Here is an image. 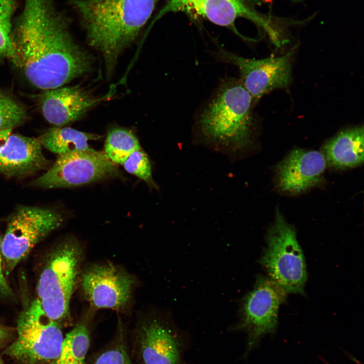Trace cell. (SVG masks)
I'll return each instance as SVG.
<instances>
[{
  "mask_svg": "<svg viewBox=\"0 0 364 364\" xmlns=\"http://www.w3.org/2000/svg\"><path fill=\"white\" fill-rule=\"evenodd\" d=\"M9 336L8 330L0 324V345L3 344Z\"/></svg>",
  "mask_w": 364,
  "mask_h": 364,
  "instance_id": "28",
  "label": "cell"
},
{
  "mask_svg": "<svg viewBox=\"0 0 364 364\" xmlns=\"http://www.w3.org/2000/svg\"><path fill=\"white\" fill-rule=\"evenodd\" d=\"M89 342L87 327L84 324H79L64 338L60 357L85 362Z\"/></svg>",
  "mask_w": 364,
  "mask_h": 364,
  "instance_id": "21",
  "label": "cell"
},
{
  "mask_svg": "<svg viewBox=\"0 0 364 364\" xmlns=\"http://www.w3.org/2000/svg\"><path fill=\"white\" fill-rule=\"evenodd\" d=\"M2 241V239L0 237V295L3 297H9L12 295V292L4 271L1 248Z\"/></svg>",
  "mask_w": 364,
  "mask_h": 364,
  "instance_id": "25",
  "label": "cell"
},
{
  "mask_svg": "<svg viewBox=\"0 0 364 364\" xmlns=\"http://www.w3.org/2000/svg\"><path fill=\"white\" fill-rule=\"evenodd\" d=\"M55 210L21 206L13 214L2 241L3 269L8 276L40 241L63 222Z\"/></svg>",
  "mask_w": 364,
  "mask_h": 364,
  "instance_id": "7",
  "label": "cell"
},
{
  "mask_svg": "<svg viewBox=\"0 0 364 364\" xmlns=\"http://www.w3.org/2000/svg\"><path fill=\"white\" fill-rule=\"evenodd\" d=\"M49 364H85V362H79L74 360L59 357Z\"/></svg>",
  "mask_w": 364,
  "mask_h": 364,
  "instance_id": "26",
  "label": "cell"
},
{
  "mask_svg": "<svg viewBox=\"0 0 364 364\" xmlns=\"http://www.w3.org/2000/svg\"><path fill=\"white\" fill-rule=\"evenodd\" d=\"M102 136L66 127H54L39 139L42 146L59 156L79 151H92L88 142L98 140Z\"/></svg>",
  "mask_w": 364,
  "mask_h": 364,
  "instance_id": "18",
  "label": "cell"
},
{
  "mask_svg": "<svg viewBox=\"0 0 364 364\" xmlns=\"http://www.w3.org/2000/svg\"><path fill=\"white\" fill-rule=\"evenodd\" d=\"M17 0H0V58H8L17 65L12 33Z\"/></svg>",
  "mask_w": 364,
  "mask_h": 364,
  "instance_id": "20",
  "label": "cell"
},
{
  "mask_svg": "<svg viewBox=\"0 0 364 364\" xmlns=\"http://www.w3.org/2000/svg\"><path fill=\"white\" fill-rule=\"evenodd\" d=\"M295 49L292 48L281 56L262 59L242 57L223 49H218L213 54L218 61L238 67L240 73L239 79L255 103L271 91L289 85Z\"/></svg>",
  "mask_w": 364,
  "mask_h": 364,
  "instance_id": "11",
  "label": "cell"
},
{
  "mask_svg": "<svg viewBox=\"0 0 364 364\" xmlns=\"http://www.w3.org/2000/svg\"><path fill=\"white\" fill-rule=\"evenodd\" d=\"M363 126L343 130L328 140L323 152L327 164L338 169L356 167L363 162Z\"/></svg>",
  "mask_w": 364,
  "mask_h": 364,
  "instance_id": "17",
  "label": "cell"
},
{
  "mask_svg": "<svg viewBox=\"0 0 364 364\" xmlns=\"http://www.w3.org/2000/svg\"><path fill=\"white\" fill-rule=\"evenodd\" d=\"M287 293L269 277L259 276L253 289L243 298L240 320L235 329L248 335L245 355L267 334H274L278 325L280 305Z\"/></svg>",
  "mask_w": 364,
  "mask_h": 364,
  "instance_id": "9",
  "label": "cell"
},
{
  "mask_svg": "<svg viewBox=\"0 0 364 364\" xmlns=\"http://www.w3.org/2000/svg\"><path fill=\"white\" fill-rule=\"evenodd\" d=\"M141 148L137 137L131 131L117 127L108 132L104 153L114 163L122 165L133 152Z\"/></svg>",
  "mask_w": 364,
  "mask_h": 364,
  "instance_id": "19",
  "label": "cell"
},
{
  "mask_svg": "<svg viewBox=\"0 0 364 364\" xmlns=\"http://www.w3.org/2000/svg\"><path fill=\"white\" fill-rule=\"evenodd\" d=\"M326 165L319 151L293 150L275 167L277 188L287 194H302L321 181Z\"/></svg>",
  "mask_w": 364,
  "mask_h": 364,
  "instance_id": "14",
  "label": "cell"
},
{
  "mask_svg": "<svg viewBox=\"0 0 364 364\" xmlns=\"http://www.w3.org/2000/svg\"><path fill=\"white\" fill-rule=\"evenodd\" d=\"M17 331L6 354L24 364L49 363L60 357L64 339L61 325L47 316L37 299L20 314Z\"/></svg>",
  "mask_w": 364,
  "mask_h": 364,
  "instance_id": "6",
  "label": "cell"
},
{
  "mask_svg": "<svg viewBox=\"0 0 364 364\" xmlns=\"http://www.w3.org/2000/svg\"><path fill=\"white\" fill-rule=\"evenodd\" d=\"M26 118L22 106L8 95L0 92V131L20 125Z\"/></svg>",
  "mask_w": 364,
  "mask_h": 364,
  "instance_id": "24",
  "label": "cell"
},
{
  "mask_svg": "<svg viewBox=\"0 0 364 364\" xmlns=\"http://www.w3.org/2000/svg\"><path fill=\"white\" fill-rule=\"evenodd\" d=\"M160 0H73L90 46L103 56L107 74L137 38Z\"/></svg>",
  "mask_w": 364,
  "mask_h": 364,
  "instance_id": "3",
  "label": "cell"
},
{
  "mask_svg": "<svg viewBox=\"0 0 364 364\" xmlns=\"http://www.w3.org/2000/svg\"><path fill=\"white\" fill-rule=\"evenodd\" d=\"M0 364H3V361H2V359H1V357H0Z\"/></svg>",
  "mask_w": 364,
  "mask_h": 364,
  "instance_id": "29",
  "label": "cell"
},
{
  "mask_svg": "<svg viewBox=\"0 0 364 364\" xmlns=\"http://www.w3.org/2000/svg\"><path fill=\"white\" fill-rule=\"evenodd\" d=\"M92 364H136L128 351L125 332L120 324L113 340L94 358Z\"/></svg>",
  "mask_w": 364,
  "mask_h": 364,
  "instance_id": "22",
  "label": "cell"
},
{
  "mask_svg": "<svg viewBox=\"0 0 364 364\" xmlns=\"http://www.w3.org/2000/svg\"><path fill=\"white\" fill-rule=\"evenodd\" d=\"M169 12H183L190 16L201 18L217 25L225 27L242 37L235 27L236 20L246 18L263 26H269L246 0H166L163 9L151 23Z\"/></svg>",
  "mask_w": 364,
  "mask_h": 364,
  "instance_id": "13",
  "label": "cell"
},
{
  "mask_svg": "<svg viewBox=\"0 0 364 364\" xmlns=\"http://www.w3.org/2000/svg\"><path fill=\"white\" fill-rule=\"evenodd\" d=\"M254 104L239 78L223 80L196 117L195 142L239 159L253 142Z\"/></svg>",
  "mask_w": 364,
  "mask_h": 364,
  "instance_id": "2",
  "label": "cell"
},
{
  "mask_svg": "<svg viewBox=\"0 0 364 364\" xmlns=\"http://www.w3.org/2000/svg\"><path fill=\"white\" fill-rule=\"evenodd\" d=\"M267 246L260 263L268 277L287 293L304 294L307 270L304 254L297 239L295 228L279 209L266 237Z\"/></svg>",
  "mask_w": 364,
  "mask_h": 364,
  "instance_id": "5",
  "label": "cell"
},
{
  "mask_svg": "<svg viewBox=\"0 0 364 364\" xmlns=\"http://www.w3.org/2000/svg\"><path fill=\"white\" fill-rule=\"evenodd\" d=\"M122 165L126 171L144 181L151 188L158 190L152 176L150 159L142 148L133 152Z\"/></svg>",
  "mask_w": 364,
  "mask_h": 364,
  "instance_id": "23",
  "label": "cell"
},
{
  "mask_svg": "<svg viewBox=\"0 0 364 364\" xmlns=\"http://www.w3.org/2000/svg\"><path fill=\"white\" fill-rule=\"evenodd\" d=\"M187 338L170 317L152 314L141 319L133 339L136 364H184Z\"/></svg>",
  "mask_w": 364,
  "mask_h": 364,
  "instance_id": "8",
  "label": "cell"
},
{
  "mask_svg": "<svg viewBox=\"0 0 364 364\" xmlns=\"http://www.w3.org/2000/svg\"><path fill=\"white\" fill-rule=\"evenodd\" d=\"M39 139L10 134L0 151V174L22 176L44 168L48 161Z\"/></svg>",
  "mask_w": 364,
  "mask_h": 364,
  "instance_id": "16",
  "label": "cell"
},
{
  "mask_svg": "<svg viewBox=\"0 0 364 364\" xmlns=\"http://www.w3.org/2000/svg\"><path fill=\"white\" fill-rule=\"evenodd\" d=\"M82 255L76 239L64 240L49 255L37 283L36 299L47 316L60 325L70 318V302Z\"/></svg>",
  "mask_w": 364,
  "mask_h": 364,
  "instance_id": "4",
  "label": "cell"
},
{
  "mask_svg": "<svg viewBox=\"0 0 364 364\" xmlns=\"http://www.w3.org/2000/svg\"><path fill=\"white\" fill-rule=\"evenodd\" d=\"M102 100L79 85L46 90L40 96L44 117L56 127L80 119Z\"/></svg>",
  "mask_w": 364,
  "mask_h": 364,
  "instance_id": "15",
  "label": "cell"
},
{
  "mask_svg": "<svg viewBox=\"0 0 364 364\" xmlns=\"http://www.w3.org/2000/svg\"><path fill=\"white\" fill-rule=\"evenodd\" d=\"M11 129L0 131V151L5 144L9 136L11 133Z\"/></svg>",
  "mask_w": 364,
  "mask_h": 364,
  "instance_id": "27",
  "label": "cell"
},
{
  "mask_svg": "<svg viewBox=\"0 0 364 364\" xmlns=\"http://www.w3.org/2000/svg\"><path fill=\"white\" fill-rule=\"evenodd\" d=\"M14 20L17 66L33 86L56 88L90 70V57L73 40L54 0H24Z\"/></svg>",
  "mask_w": 364,
  "mask_h": 364,
  "instance_id": "1",
  "label": "cell"
},
{
  "mask_svg": "<svg viewBox=\"0 0 364 364\" xmlns=\"http://www.w3.org/2000/svg\"><path fill=\"white\" fill-rule=\"evenodd\" d=\"M120 175L116 164L104 153L95 150L59 156L49 170L35 179L33 184L47 189L70 188Z\"/></svg>",
  "mask_w": 364,
  "mask_h": 364,
  "instance_id": "10",
  "label": "cell"
},
{
  "mask_svg": "<svg viewBox=\"0 0 364 364\" xmlns=\"http://www.w3.org/2000/svg\"><path fill=\"white\" fill-rule=\"evenodd\" d=\"M81 284L86 298L94 307L120 310L129 303L135 279L113 264L98 263L84 269Z\"/></svg>",
  "mask_w": 364,
  "mask_h": 364,
  "instance_id": "12",
  "label": "cell"
}]
</instances>
